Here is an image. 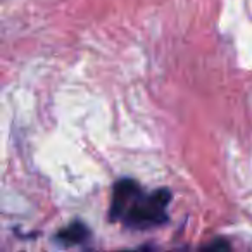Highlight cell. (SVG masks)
<instances>
[{"mask_svg": "<svg viewBox=\"0 0 252 252\" xmlns=\"http://www.w3.org/2000/svg\"><path fill=\"white\" fill-rule=\"evenodd\" d=\"M88 238H90V230H88L87 224L81 223V221H73L71 224L57 231L54 240L59 242L64 247H73V245L87 242Z\"/></svg>", "mask_w": 252, "mask_h": 252, "instance_id": "cell-2", "label": "cell"}, {"mask_svg": "<svg viewBox=\"0 0 252 252\" xmlns=\"http://www.w3.org/2000/svg\"><path fill=\"white\" fill-rule=\"evenodd\" d=\"M171 192L158 189L147 192L131 178L118 180L112 187L109 220L131 230H149L168 221V206Z\"/></svg>", "mask_w": 252, "mask_h": 252, "instance_id": "cell-1", "label": "cell"}]
</instances>
